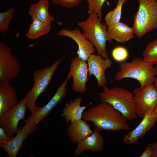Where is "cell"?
<instances>
[{
	"instance_id": "1",
	"label": "cell",
	"mask_w": 157,
	"mask_h": 157,
	"mask_svg": "<svg viewBox=\"0 0 157 157\" xmlns=\"http://www.w3.org/2000/svg\"><path fill=\"white\" fill-rule=\"evenodd\" d=\"M82 119L92 122L95 130L118 131L130 129L127 120L118 110L105 102H101L84 111Z\"/></svg>"
},
{
	"instance_id": "2",
	"label": "cell",
	"mask_w": 157,
	"mask_h": 157,
	"mask_svg": "<svg viewBox=\"0 0 157 157\" xmlns=\"http://www.w3.org/2000/svg\"><path fill=\"white\" fill-rule=\"evenodd\" d=\"M97 93L101 102L106 103L118 110L127 120L138 119L132 92L117 87L109 88L104 85Z\"/></svg>"
},
{
	"instance_id": "3",
	"label": "cell",
	"mask_w": 157,
	"mask_h": 157,
	"mask_svg": "<svg viewBox=\"0 0 157 157\" xmlns=\"http://www.w3.org/2000/svg\"><path fill=\"white\" fill-rule=\"evenodd\" d=\"M154 65L140 57H135L130 62L120 63L119 70L115 76L114 81H119L126 78L135 79L140 87L153 83L155 78Z\"/></svg>"
},
{
	"instance_id": "4",
	"label": "cell",
	"mask_w": 157,
	"mask_h": 157,
	"mask_svg": "<svg viewBox=\"0 0 157 157\" xmlns=\"http://www.w3.org/2000/svg\"><path fill=\"white\" fill-rule=\"evenodd\" d=\"M78 26L96 50L98 54L104 58H108L106 50L107 41L110 43L112 40L107 32L108 27L105 23H102L97 15L93 13L89 15L85 21L78 22Z\"/></svg>"
},
{
	"instance_id": "5",
	"label": "cell",
	"mask_w": 157,
	"mask_h": 157,
	"mask_svg": "<svg viewBox=\"0 0 157 157\" xmlns=\"http://www.w3.org/2000/svg\"><path fill=\"white\" fill-rule=\"evenodd\" d=\"M138 11L134 17L133 27L135 34L140 38L157 28V1L138 0Z\"/></svg>"
},
{
	"instance_id": "6",
	"label": "cell",
	"mask_w": 157,
	"mask_h": 157,
	"mask_svg": "<svg viewBox=\"0 0 157 157\" xmlns=\"http://www.w3.org/2000/svg\"><path fill=\"white\" fill-rule=\"evenodd\" d=\"M63 57L59 58L51 65L38 69L33 73V85L26 93L28 97L26 106L31 112L36 106L35 102L37 99L48 87Z\"/></svg>"
},
{
	"instance_id": "7",
	"label": "cell",
	"mask_w": 157,
	"mask_h": 157,
	"mask_svg": "<svg viewBox=\"0 0 157 157\" xmlns=\"http://www.w3.org/2000/svg\"><path fill=\"white\" fill-rule=\"evenodd\" d=\"M136 113L143 118L154 110L157 104V87L153 83L137 87L132 92Z\"/></svg>"
},
{
	"instance_id": "8",
	"label": "cell",
	"mask_w": 157,
	"mask_h": 157,
	"mask_svg": "<svg viewBox=\"0 0 157 157\" xmlns=\"http://www.w3.org/2000/svg\"><path fill=\"white\" fill-rule=\"evenodd\" d=\"M21 65L11 48L0 42V82H9L19 74Z\"/></svg>"
},
{
	"instance_id": "9",
	"label": "cell",
	"mask_w": 157,
	"mask_h": 157,
	"mask_svg": "<svg viewBox=\"0 0 157 157\" xmlns=\"http://www.w3.org/2000/svg\"><path fill=\"white\" fill-rule=\"evenodd\" d=\"M28 99L26 94L16 106L0 117V127L4 130L8 136L12 137L20 129L18 127V124L25 117Z\"/></svg>"
},
{
	"instance_id": "10",
	"label": "cell",
	"mask_w": 157,
	"mask_h": 157,
	"mask_svg": "<svg viewBox=\"0 0 157 157\" xmlns=\"http://www.w3.org/2000/svg\"><path fill=\"white\" fill-rule=\"evenodd\" d=\"M70 78L67 76L47 104L42 107L36 106L31 112L30 116L25 120L30 121L37 125L44 119L53 108L65 97L67 91V84Z\"/></svg>"
},
{
	"instance_id": "11",
	"label": "cell",
	"mask_w": 157,
	"mask_h": 157,
	"mask_svg": "<svg viewBox=\"0 0 157 157\" xmlns=\"http://www.w3.org/2000/svg\"><path fill=\"white\" fill-rule=\"evenodd\" d=\"M88 73L86 61L78 57L72 59L67 76L70 78L71 77L72 78V89L73 91L80 93H83L86 92Z\"/></svg>"
},
{
	"instance_id": "12",
	"label": "cell",
	"mask_w": 157,
	"mask_h": 157,
	"mask_svg": "<svg viewBox=\"0 0 157 157\" xmlns=\"http://www.w3.org/2000/svg\"><path fill=\"white\" fill-rule=\"evenodd\" d=\"M25 125L16 133L17 135L11 140L0 141V147L7 153L9 157H16L23 142L27 137L37 128V126L32 122L24 120Z\"/></svg>"
},
{
	"instance_id": "13",
	"label": "cell",
	"mask_w": 157,
	"mask_h": 157,
	"mask_svg": "<svg viewBox=\"0 0 157 157\" xmlns=\"http://www.w3.org/2000/svg\"><path fill=\"white\" fill-rule=\"evenodd\" d=\"M58 35L68 37L76 42L78 47L77 53L79 58L87 61L90 55L95 53V49L87 36L79 28L73 30L62 29L58 31Z\"/></svg>"
},
{
	"instance_id": "14",
	"label": "cell",
	"mask_w": 157,
	"mask_h": 157,
	"mask_svg": "<svg viewBox=\"0 0 157 157\" xmlns=\"http://www.w3.org/2000/svg\"><path fill=\"white\" fill-rule=\"evenodd\" d=\"M87 61L89 76H95L97 86L102 87L106 82L105 72L112 66V60L109 58H104L100 55L94 53L90 55Z\"/></svg>"
},
{
	"instance_id": "15",
	"label": "cell",
	"mask_w": 157,
	"mask_h": 157,
	"mask_svg": "<svg viewBox=\"0 0 157 157\" xmlns=\"http://www.w3.org/2000/svg\"><path fill=\"white\" fill-rule=\"evenodd\" d=\"M142 118L134 130L125 135L123 141L125 144L131 145L135 142L153 128L157 121V117L153 111L146 115Z\"/></svg>"
},
{
	"instance_id": "16",
	"label": "cell",
	"mask_w": 157,
	"mask_h": 157,
	"mask_svg": "<svg viewBox=\"0 0 157 157\" xmlns=\"http://www.w3.org/2000/svg\"><path fill=\"white\" fill-rule=\"evenodd\" d=\"M100 132L95 129L92 134L78 143L74 154L78 156L85 151H90L93 153L102 151L104 140Z\"/></svg>"
},
{
	"instance_id": "17",
	"label": "cell",
	"mask_w": 157,
	"mask_h": 157,
	"mask_svg": "<svg viewBox=\"0 0 157 157\" xmlns=\"http://www.w3.org/2000/svg\"><path fill=\"white\" fill-rule=\"evenodd\" d=\"M69 123L67 127L66 134L72 143L77 144L93 132L90 125L83 119L74 120Z\"/></svg>"
},
{
	"instance_id": "18",
	"label": "cell",
	"mask_w": 157,
	"mask_h": 157,
	"mask_svg": "<svg viewBox=\"0 0 157 157\" xmlns=\"http://www.w3.org/2000/svg\"><path fill=\"white\" fill-rule=\"evenodd\" d=\"M18 103L15 88L9 82H0V117Z\"/></svg>"
},
{
	"instance_id": "19",
	"label": "cell",
	"mask_w": 157,
	"mask_h": 157,
	"mask_svg": "<svg viewBox=\"0 0 157 157\" xmlns=\"http://www.w3.org/2000/svg\"><path fill=\"white\" fill-rule=\"evenodd\" d=\"M82 101V97H78L66 102L61 116L64 118L67 123L82 119L83 112L91 103L86 106H81Z\"/></svg>"
},
{
	"instance_id": "20",
	"label": "cell",
	"mask_w": 157,
	"mask_h": 157,
	"mask_svg": "<svg viewBox=\"0 0 157 157\" xmlns=\"http://www.w3.org/2000/svg\"><path fill=\"white\" fill-rule=\"evenodd\" d=\"M107 32L110 39L118 43H124L133 38L135 34L133 28L119 22L108 27Z\"/></svg>"
},
{
	"instance_id": "21",
	"label": "cell",
	"mask_w": 157,
	"mask_h": 157,
	"mask_svg": "<svg viewBox=\"0 0 157 157\" xmlns=\"http://www.w3.org/2000/svg\"><path fill=\"white\" fill-rule=\"evenodd\" d=\"M49 5L48 0H40L31 4L28 11L31 19L50 23L53 21L54 18L49 12Z\"/></svg>"
},
{
	"instance_id": "22",
	"label": "cell",
	"mask_w": 157,
	"mask_h": 157,
	"mask_svg": "<svg viewBox=\"0 0 157 157\" xmlns=\"http://www.w3.org/2000/svg\"><path fill=\"white\" fill-rule=\"evenodd\" d=\"M51 29L50 23L33 20L26 34L29 38L34 40L40 36L48 33Z\"/></svg>"
},
{
	"instance_id": "23",
	"label": "cell",
	"mask_w": 157,
	"mask_h": 157,
	"mask_svg": "<svg viewBox=\"0 0 157 157\" xmlns=\"http://www.w3.org/2000/svg\"><path fill=\"white\" fill-rule=\"evenodd\" d=\"M126 0H118L116 7L106 15L104 20L107 27L120 22L122 15V6Z\"/></svg>"
},
{
	"instance_id": "24",
	"label": "cell",
	"mask_w": 157,
	"mask_h": 157,
	"mask_svg": "<svg viewBox=\"0 0 157 157\" xmlns=\"http://www.w3.org/2000/svg\"><path fill=\"white\" fill-rule=\"evenodd\" d=\"M143 59L154 65H157V39L149 43L142 52Z\"/></svg>"
},
{
	"instance_id": "25",
	"label": "cell",
	"mask_w": 157,
	"mask_h": 157,
	"mask_svg": "<svg viewBox=\"0 0 157 157\" xmlns=\"http://www.w3.org/2000/svg\"><path fill=\"white\" fill-rule=\"evenodd\" d=\"M15 8H10L0 13V32L5 33L8 31L10 21L13 17Z\"/></svg>"
},
{
	"instance_id": "26",
	"label": "cell",
	"mask_w": 157,
	"mask_h": 157,
	"mask_svg": "<svg viewBox=\"0 0 157 157\" xmlns=\"http://www.w3.org/2000/svg\"><path fill=\"white\" fill-rule=\"evenodd\" d=\"M88 3V14L94 13L98 15L100 20L102 18V8L103 4L106 0H85Z\"/></svg>"
},
{
	"instance_id": "27",
	"label": "cell",
	"mask_w": 157,
	"mask_h": 157,
	"mask_svg": "<svg viewBox=\"0 0 157 157\" xmlns=\"http://www.w3.org/2000/svg\"><path fill=\"white\" fill-rule=\"evenodd\" d=\"M111 55L113 59L120 63L124 62L128 58L129 54L127 49L124 47L118 46L113 49Z\"/></svg>"
},
{
	"instance_id": "28",
	"label": "cell",
	"mask_w": 157,
	"mask_h": 157,
	"mask_svg": "<svg viewBox=\"0 0 157 157\" xmlns=\"http://www.w3.org/2000/svg\"><path fill=\"white\" fill-rule=\"evenodd\" d=\"M82 0H52L54 4L67 8H72L78 6Z\"/></svg>"
},
{
	"instance_id": "29",
	"label": "cell",
	"mask_w": 157,
	"mask_h": 157,
	"mask_svg": "<svg viewBox=\"0 0 157 157\" xmlns=\"http://www.w3.org/2000/svg\"><path fill=\"white\" fill-rule=\"evenodd\" d=\"M153 152L152 144L149 143L146 147L140 157H152Z\"/></svg>"
},
{
	"instance_id": "30",
	"label": "cell",
	"mask_w": 157,
	"mask_h": 157,
	"mask_svg": "<svg viewBox=\"0 0 157 157\" xmlns=\"http://www.w3.org/2000/svg\"><path fill=\"white\" fill-rule=\"evenodd\" d=\"M14 136L10 137L8 136L4 130L0 127V141L6 142L12 140Z\"/></svg>"
},
{
	"instance_id": "31",
	"label": "cell",
	"mask_w": 157,
	"mask_h": 157,
	"mask_svg": "<svg viewBox=\"0 0 157 157\" xmlns=\"http://www.w3.org/2000/svg\"><path fill=\"white\" fill-rule=\"evenodd\" d=\"M152 157H157V140L154 144H152Z\"/></svg>"
},
{
	"instance_id": "32",
	"label": "cell",
	"mask_w": 157,
	"mask_h": 157,
	"mask_svg": "<svg viewBox=\"0 0 157 157\" xmlns=\"http://www.w3.org/2000/svg\"><path fill=\"white\" fill-rule=\"evenodd\" d=\"M154 67L155 78L153 84L155 86L157 87V65Z\"/></svg>"
},
{
	"instance_id": "33",
	"label": "cell",
	"mask_w": 157,
	"mask_h": 157,
	"mask_svg": "<svg viewBox=\"0 0 157 157\" xmlns=\"http://www.w3.org/2000/svg\"><path fill=\"white\" fill-rule=\"evenodd\" d=\"M153 112L155 115L157 117V104Z\"/></svg>"
}]
</instances>
